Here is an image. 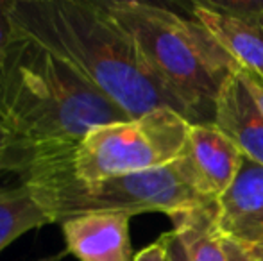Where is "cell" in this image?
Wrapping results in <instances>:
<instances>
[{"label":"cell","instance_id":"9c48e42d","mask_svg":"<svg viewBox=\"0 0 263 261\" xmlns=\"http://www.w3.org/2000/svg\"><path fill=\"white\" fill-rule=\"evenodd\" d=\"M213 124L238 145L243 156L263 165V113L243 83L240 70L218 95Z\"/></svg>","mask_w":263,"mask_h":261},{"label":"cell","instance_id":"6da1fadb","mask_svg":"<svg viewBox=\"0 0 263 261\" xmlns=\"http://www.w3.org/2000/svg\"><path fill=\"white\" fill-rule=\"evenodd\" d=\"M20 32L0 91V124L13 138V174L25 181L72 167L91 129L133 118L73 66Z\"/></svg>","mask_w":263,"mask_h":261},{"label":"cell","instance_id":"3957f363","mask_svg":"<svg viewBox=\"0 0 263 261\" xmlns=\"http://www.w3.org/2000/svg\"><path fill=\"white\" fill-rule=\"evenodd\" d=\"M111 18L192 113L194 124H213L222 88L240 70L208 29L176 11L138 0H101Z\"/></svg>","mask_w":263,"mask_h":261},{"label":"cell","instance_id":"2e32d148","mask_svg":"<svg viewBox=\"0 0 263 261\" xmlns=\"http://www.w3.org/2000/svg\"><path fill=\"white\" fill-rule=\"evenodd\" d=\"M240 75H242L243 83H246L251 95H253L254 101H256L260 111L263 113V79L260 75H256L254 72H249V70H243V68H240Z\"/></svg>","mask_w":263,"mask_h":261},{"label":"cell","instance_id":"7c38bea8","mask_svg":"<svg viewBox=\"0 0 263 261\" xmlns=\"http://www.w3.org/2000/svg\"><path fill=\"white\" fill-rule=\"evenodd\" d=\"M52 224L43 208L25 185L0 186V251L22 234Z\"/></svg>","mask_w":263,"mask_h":261},{"label":"cell","instance_id":"ac0fdd59","mask_svg":"<svg viewBox=\"0 0 263 261\" xmlns=\"http://www.w3.org/2000/svg\"><path fill=\"white\" fill-rule=\"evenodd\" d=\"M222 247H224L229 261H254L242 245L236 244V242H233V240H228V238H224V236H222Z\"/></svg>","mask_w":263,"mask_h":261},{"label":"cell","instance_id":"5bb4252c","mask_svg":"<svg viewBox=\"0 0 263 261\" xmlns=\"http://www.w3.org/2000/svg\"><path fill=\"white\" fill-rule=\"evenodd\" d=\"M161 240L166 247V261H192L186 247L174 229L170 233L161 234Z\"/></svg>","mask_w":263,"mask_h":261},{"label":"cell","instance_id":"8fae6325","mask_svg":"<svg viewBox=\"0 0 263 261\" xmlns=\"http://www.w3.org/2000/svg\"><path fill=\"white\" fill-rule=\"evenodd\" d=\"M192 261H229L217 226V202L170 216Z\"/></svg>","mask_w":263,"mask_h":261},{"label":"cell","instance_id":"d6986e66","mask_svg":"<svg viewBox=\"0 0 263 261\" xmlns=\"http://www.w3.org/2000/svg\"><path fill=\"white\" fill-rule=\"evenodd\" d=\"M247 252H249V256L253 258L254 261H263V242L256 245H249V247H243Z\"/></svg>","mask_w":263,"mask_h":261},{"label":"cell","instance_id":"9a60e30c","mask_svg":"<svg viewBox=\"0 0 263 261\" xmlns=\"http://www.w3.org/2000/svg\"><path fill=\"white\" fill-rule=\"evenodd\" d=\"M4 172L13 174V138L9 131L0 124V175Z\"/></svg>","mask_w":263,"mask_h":261},{"label":"cell","instance_id":"ffe728a7","mask_svg":"<svg viewBox=\"0 0 263 261\" xmlns=\"http://www.w3.org/2000/svg\"><path fill=\"white\" fill-rule=\"evenodd\" d=\"M258 22H260V25H261V27H263V13H261V16L258 18Z\"/></svg>","mask_w":263,"mask_h":261},{"label":"cell","instance_id":"e0dca14e","mask_svg":"<svg viewBox=\"0 0 263 261\" xmlns=\"http://www.w3.org/2000/svg\"><path fill=\"white\" fill-rule=\"evenodd\" d=\"M133 261H166V247L163 244L161 236L149 247L142 249L138 254L133 258Z\"/></svg>","mask_w":263,"mask_h":261},{"label":"cell","instance_id":"30bf717a","mask_svg":"<svg viewBox=\"0 0 263 261\" xmlns=\"http://www.w3.org/2000/svg\"><path fill=\"white\" fill-rule=\"evenodd\" d=\"M192 13L240 68L254 72L263 79V27L260 22L229 13L217 2H197Z\"/></svg>","mask_w":263,"mask_h":261},{"label":"cell","instance_id":"8992f818","mask_svg":"<svg viewBox=\"0 0 263 261\" xmlns=\"http://www.w3.org/2000/svg\"><path fill=\"white\" fill-rule=\"evenodd\" d=\"M120 211H91L61 222L66 251L77 261H133L129 222Z\"/></svg>","mask_w":263,"mask_h":261},{"label":"cell","instance_id":"ba28073f","mask_svg":"<svg viewBox=\"0 0 263 261\" xmlns=\"http://www.w3.org/2000/svg\"><path fill=\"white\" fill-rule=\"evenodd\" d=\"M186 152L202 192L211 200H218L233 185L246 157L215 124H192Z\"/></svg>","mask_w":263,"mask_h":261},{"label":"cell","instance_id":"52a82bcc","mask_svg":"<svg viewBox=\"0 0 263 261\" xmlns=\"http://www.w3.org/2000/svg\"><path fill=\"white\" fill-rule=\"evenodd\" d=\"M217 226L242 247L263 242V165L243 157L233 185L217 200Z\"/></svg>","mask_w":263,"mask_h":261},{"label":"cell","instance_id":"277c9868","mask_svg":"<svg viewBox=\"0 0 263 261\" xmlns=\"http://www.w3.org/2000/svg\"><path fill=\"white\" fill-rule=\"evenodd\" d=\"M22 185L31 190L52 224L91 211H120L133 216L159 211L174 216L217 202L204 195L186 150L165 167L90 185L77 181L72 167L34 175Z\"/></svg>","mask_w":263,"mask_h":261},{"label":"cell","instance_id":"5b68a950","mask_svg":"<svg viewBox=\"0 0 263 261\" xmlns=\"http://www.w3.org/2000/svg\"><path fill=\"white\" fill-rule=\"evenodd\" d=\"M192 124L172 109H158L127 122L95 127L81 139L72 174L81 183L165 167L183 156Z\"/></svg>","mask_w":263,"mask_h":261},{"label":"cell","instance_id":"4fadbf2b","mask_svg":"<svg viewBox=\"0 0 263 261\" xmlns=\"http://www.w3.org/2000/svg\"><path fill=\"white\" fill-rule=\"evenodd\" d=\"M13 7L14 0H0V91L22 38V32L13 16Z\"/></svg>","mask_w":263,"mask_h":261},{"label":"cell","instance_id":"7a4b0ae2","mask_svg":"<svg viewBox=\"0 0 263 261\" xmlns=\"http://www.w3.org/2000/svg\"><path fill=\"white\" fill-rule=\"evenodd\" d=\"M13 16L29 38L73 66L131 118L172 109L194 124L186 106L101 0H14Z\"/></svg>","mask_w":263,"mask_h":261}]
</instances>
